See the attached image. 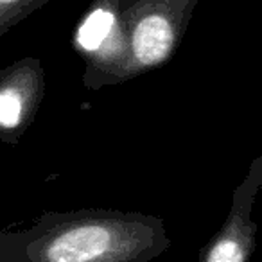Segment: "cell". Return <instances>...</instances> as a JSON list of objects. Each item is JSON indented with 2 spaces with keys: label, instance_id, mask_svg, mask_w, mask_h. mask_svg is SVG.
I'll return each mask as SVG.
<instances>
[{
  "label": "cell",
  "instance_id": "cell-1",
  "mask_svg": "<svg viewBox=\"0 0 262 262\" xmlns=\"http://www.w3.org/2000/svg\"><path fill=\"white\" fill-rule=\"evenodd\" d=\"M171 248L160 215L110 208L47 212L0 230V262H151Z\"/></svg>",
  "mask_w": 262,
  "mask_h": 262
},
{
  "label": "cell",
  "instance_id": "cell-2",
  "mask_svg": "<svg viewBox=\"0 0 262 262\" xmlns=\"http://www.w3.org/2000/svg\"><path fill=\"white\" fill-rule=\"evenodd\" d=\"M200 0H129L124 11L122 83L167 65Z\"/></svg>",
  "mask_w": 262,
  "mask_h": 262
},
{
  "label": "cell",
  "instance_id": "cell-3",
  "mask_svg": "<svg viewBox=\"0 0 262 262\" xmlns=\"http://www.w3.org/2000/svg\"><path fill=\"white\" fill-rule=\"evenodd\" d=\"M129 0H92L74 27L72 47L84 63L88 90L122 84L124 11Z\"/></svg>",
  "mask_w": 262,
  "mask_h": 262
},
{
  "label": "cell",
  "instance_id": "cell-4",
  "mask_svg": "<svg viewBox=\"0 0 262 262\" xmlns=\"http://www.w3.org/2000/svg\"><path fill=\"white\" fill-rule=\"evenodd\" d=\"M262 187V157L251 160L243 182L235 187L223 225L201 246L198 262H250L257 246L253 205Z\"/></svg>",
  "mask_w": 262,
  "mask_h": 262
},
{
  "label": "cell",
  "instance_id": "cell-5",
  "mask_svg": "<svg viewBox=\"0 0 262 262\" xmlns=\"http://www.w3.org/2000/svg\"><path fill=\"white\" fill-rule=\"evenodd\" d=\"M47 92V77L38 58L27 56L0 69V142L18 146L33 126Z\"/></svg>",
  "mask_w": 262,
  "mask_h": 262
},
{
  "label": "cell",
  "instance_id": "cell-6",
  "mask_svg": "<svg viewBox=\"0 0 262 262\" xmlns=\"http://www.w3.org/2000/svg\"><path fill=\"white\" fill-rule=\"evenodd\" d=\"M51 0H0V38Z\"/></svg>",
  "mask_w": 262,
  "mask_h": 262
}]
</instances>
